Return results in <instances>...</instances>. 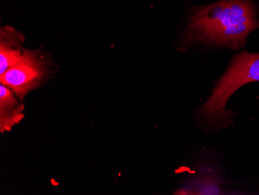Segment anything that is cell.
<instances>
[{
	"label": "cell",
	"mask_w": 259,
	"mask_h": 195,
	"mask_svg": "<svg viewBox=\"0 0 259 195\" xmlns=\"http://www.w3.org/2000/svg\"><path fill=\"white\" fill-rule=\"evenodd\" d=\"M254 82H259V53L243 52L235 55L202 107V119L210 125H223L229 119L225 107L230 97L243 86Z\"/></svg>",
	"instance_id": "2"
},
{
	"label": "cell",
	"mask_w": 259,
	"mask_h": 195,
	"mask_svg": "<svg viewBox=\"0 0 259 195\" xmlns=\"http://www.w3.org/2000/svg\"><path fill=\"white\" fill-rule=\"evenodd\" d=\"M18 33L12 28H5L1 32L0 45V75L15 65L23 57V52L19 49Z\"/></svg>",
	"instance_id": "5"
},
{
	"label": "cell",
	"mask_w": 259,
	"mask_h": 195,
	"mask_svg": "<svg viewBox=\"0 0 259 195\" xmlns=\"http://www.w3.org/2000/svg\"><path fill=\"white\" fill-rule=\"evenodd\" d=\"M45 75V65L37 53L26 50L15 65L0 75V82L23 98L30 90L37 87Z\"/></svg>",
	"instance_id": "3"
},
{
	"label": "cell",
	"mask_w": 259,
	"mask_h": 195,
	"mask_svg": "<svg viewBox=\"0 0 259 195\" xmlns=\"http://www.w3.org/2000/svg\"><path fill=\"white\" fill-rule=\"evenodd\" d=\"M24 107L19 104L10 89L0 86V129L1 132L11 130L24 117Z\"/></svg>",
	"instance_id": "4"
},
{
	"label": "cell",
	"mask_w": 259,
	"mask_h": 195,
	"mask_svg": "<svg viewBox=\"0 0 259 195\" xmlns=\"http://www.w3.org/2000/svg\"><path fill=\"white\" fill-rule=\"evenodd\" d=\"M259 27L256 7L249 0H220L193 9L186 31L189 43H203L238 50Z\"/></svg>",
	"instance_id": "1"
}]
</instances>
